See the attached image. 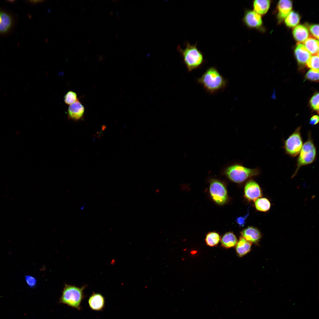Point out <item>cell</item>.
I'll use <instances>...</instances> for the list:
<instances>
[{
    "label": "cell",
    "mask_w": 319,
    "mask_h": 319,
    "mask_svg": "<svg viewBox=\"0 0 319 319\" xmlns=\"http://www.w3.org/2000/svg\"><path fill=\"white\" fill-rule=\"evenodd\" d=\"M198 82L210 94H213L225 88L227 80L220 74L215 67L208 68L197 80Z\"/></svg>",
    "instance_id": "1"
},
{
    "label": "cell",
    "mask_w": 319,
    "mask_h": 319,
    "mask_svg": "<svg viewBox=\"0 0 319 319\" xmlns=\"http://www.w3.org/2000/svg\"><path fill=\"white\" fill-rule=\"evenodd\" d=\"M223 174L230 180L236 183H241L256 176L260 173L258 167L251 169L245 166L240 162H235L225 166L222 170Z\"/></svg>",
    "instance_id": "2"
},
{
    "label": "cell",
    "mask_w": 319,
    "mask_h": 319,
    "mask_svg": "<svg viewBox=\"0 0 319 319\" xmlns=\"http://www.w3.org/2000/svg\"><path fill=\"white\" fill-rule=\"evenodd\" d=\"M197 44L191 45L187 42L185 43V48H181L180 45L177 48L189 72L198 68L204 61L203 53L198 49Z\"/></svg>",
    "instance_id": "3"
},
{
    "label": "cell",
    "mask_w": 319,
    "mask_h": 319,
    "mask_svg": "<svg viewBox=\"0 0 319 319\" xmlns=\"http://www.w3.org/2000/svg\"><path fill=\"white\" fill-rule=\"evenodd\" d=\"M85 287V286L79 287L65 284L59 302L78 310H81V303L84 297L83 291Z\"/></svg>",
    "instance_id": "4"
},
{
    "label": "cell",
    "mask_w": 319,
    "mask_h": 319,
    "mask_svg": "<svg viewBox=\"0 0 319 319\" xmlns=\"http://www.w3.org/2000/svg\"><path fill=\"white\" fill-rule=\"evenodd\" d=\"M307 140L303 144L299 154L295 171L292 177L295 176L302 167L310 164L315 160L317 156L316 147L312 139L311 134L309 132Z\"/></svg>",
    "instance_id": "5"
},
{
    "label": "cell",
    "mask_w": 319,
    "mask_h": 319,
    "mask_svg": "<svg viewBox=\"0 0 319 319\" xmlns=\"http://www.w3.org/2000/svg\"><path fill=\"white\" fill-rule=\"evenodd\" d=\"M301 127H298L284 141L283 147L286 154L294 157L299 154L303 145Z\"/></svg>",
    "instance_id": "6"
},
{
    "label": "cell",
    "mask_w": 319,
    "mask_h": 319,
    "mask_svg": "<svg viewBox=\"0 0 319 319\" xmlns=\"http://www.w3.org/2000/svg\"><path fill=\"white\" fill-rule=\"evenodd\" d=\"M209 191L213 200L217 203L222 205L227 199V192L223 183L219 180L212 179L210 181Z\"/></svg>",
    "instance_id": "7"
},
{
    "label": "cell",
    "mask_w": 319,
    "mask_h": 319,
    "mask_svg": "<svg viewBox=\"0 0 319 319\" xmlns=\"http://www.w3.org/2000/svg\"><path fill=\"white\" fill-rule=\"evenodd\" d=\"M244 24L249 28H259L262 21L261 16L254 10L246 9L242 19Z\"/></svg>",
    "instance_id": "8"
},
{
    "label": "cell",
    "mask_w": 319,
    "mask_h": 319,
    "mask_svg": "<svg viewBox=\"0 0 319 319\" xmlns=\"http://www.w3.org/2000/svg\"><path fill=\"white\" fill-rule=\"evenodd\" d=\"M245 196L249 201H255L262 196V191L258 184L251 180L246 184L244 189Z\"/></svg>",
    "instance_id": "9"
},
{
    "label": "cell",
    "mask_w": 319,
    "mask_h": 319,
    "mask_svg": "<svg viewBox=\"0 0 319 319\" xmlns=\"http://www.w3.org/2000/svg\"><path fill=\"white\" fill-rule=\"evenodd\" d=\"M84 111V106L78 100L74 103L69 105L67 114L69 118L74 121H78L82 118Z\"/></svg>",
    "instance_id": "10"
},
{
    "label": "cell",
    "mask_w": 319,
    "mask_h": 319,
    "mask_svg": "<svg viewBox=\"0 0 319 319\" xmlns=\"http://www.w3.org/2000/svg\"><path fill=\"white\" fill-rule=\"evenodd\" d=\"M104 297L100 294L93 293L89 297L88 303L90 308L93 310L101 311L105 306Z\"/></svg>",
    "instance_id": "11"
},
{
    "label": "cell",
    "mask_w": 319,
    "mask_h": 319,
    "mask_svg": "<svg viewBox=\"0 0 319 319\" xmlns=\"http://www.w3.org/2000/svg\"><path fill=\"white\" fill-rule=\"evenodd\" d=\"M241 237L252 243H257L261 237L259 230L253 227H248L241 232Z\"/></svg>",
    "instance_id": "12"
},
{
    "label": "cell",
    "mask_w": 319,
    "mask_h": 319,
    "mask_svg": "<svg viewBox=\"0 0 319 319\" xmlns=\"http://www.w3.org/2000/svg\"><path fill=\"white\" fill-rule=\"evenodd\" d=\"M292 7V3L289 0H280L278 4V17L280 22L283 20L290 12Z\"/></svg>",
    "instance_id": "13"
},
{
    "label": "cell",
    "mask_w": 319,
    "mask_h": 319,
    "mask_svg": "<svg viewBox=\"0 0 319 319\" xmlns=\"http://www.w3.org/2000/svg\"><path fill=\"white\" fill-rule=\"evenodd\" d=\"M295 54L298 63L304 64L306 63L311 56V54L304 45L299 43L295 50Z\"/></svg>",
    "instance_id": "14"
},
{
    "label": "cell",
    "mask_w": 319,
    "mask_h": 319,
    "mask_svg": "<svg viewBox=\"0 0 319 319\" xmlns=\"http://www.w3.org/2000/svg\"><path fill=\"white\" fill-rule=\"evenodd\" d=\"M252 243L241 237L236 245L237 254L242 257L249 253L251 250Z\"/></svg>",
    "instance_id": "15"
},
{
    "label": "cell",
    "mask_w": 319,
    "mask_h": 319,
    "mask_svg": "<svg viewBox=\"0 0 319 319\" xmlns=\"http://www.w3.org/2000/svg\"><path fill=\"white\" fill-rule=\"evenodd\" d=\"M293 36L298 42H304L309 36V32L307 28L302 25L296 26L293 31Z\"/></svg>",
    "instance_id": "16"
},
{
    "label": "cell",
    "mask_w": 319,
    "mask_h": 319,
    "mask_svg": "<svg viewBox=\"0 0 319 319\" xmlns=\"http://www.w3.org/2000/svg\"><path fill=\"white\" fill-rule=\"evenodd\" d=\"M12 24L11 17L6 13L0 11V33L7 32Z\"/></svg>",
    "instance_id": "17"
},
{
    "label": "cell",
    "mask_w": 319,
    "mask_h": 319,
    "mask_svg": "<svg viewBox=\"0 0 319 319\" xmlns=\"http://www.w3.org/2000/svg\"><path fill=\"white\" fill-rule=\"evenodd\" d=\"M270 1L269 0L254 1L253 3L254 11L260 15L265 14L269 7Z\"/></svg>",
    "instance_id": "18"
},
{
    "label": "cell",
    "mask_w": 319,
    "mask_h": 319,
    "mask_svg": "<svg viewBox=\"0 0 319 319\" xmlns=\"http://www.w3.org/2000/svg\"><path fill=\"white\" fill-rule=\"evenodd\" d=\"M237 240L235 235L232 232L226 233L221 240L222 245L224 248H230L235 246Z\"/></svg>",
    "instance_id": "19"
},
{
    "label": "cell",
    "mask_w": 319,
    "mask_h": 319,
    "mask_svg": "<svg viewBox=\"0 0 319 319\" xmlns=\"http://www.w3.org/2000/svg\"><path fill=\"white\" fill-rule=\"evenodd\" d=\"M304 46L312 55L319 56V41L312 37L308 38L304 42Z\"/></svg>",
    "instance_id": "20"
},
{
    "label": "cell",
    "mask_w": 319,
    "mask_h": 319,
    "mask_svg": "<svg viewBox=\"0 0 319 319\" xmlns=\"http://www.w3.org/2000/svg\"><path fill=\"white\" fill-rule=\"evenodd\" d=\"M255 206L258 211L266 212L268 211L271 207V203L269 200L265 198L257 199L255 202Z\"/></svg>",
    "instance_id": "21"
},
{
    "label": "cell",
    "mask_w": 319,
    "mask_h": 319,
    "mask_svg": "<svg viewBox=\"0 0 319 319\" xmlns=\"http://www.w3.org/2000/svg\"><path fill=\"white\" fill-rule=\"evenodd\" d=\"M300 20L299 14L294 11H292L287 16L285 22L287 26L290 27H293L296 26L298 24Z\"/></svg>",
    "instance_id": "22"
},
{
    "label": "cell",
    "mask_w": 319,
    "mask_h": 319,
    "mask_svg": "<svg viewBox=\"0 0 319 319\" xmlns=\"http://www.w3.org/2000/svg\"><path fill=\"white\" fill-rule=\"evenodd\" d=\"M220 240V237L218 233L215 232L209 233L206 236L205 241L206 244L211 247L217 245Z\"/></svg>",
    "instance_id": "23"
},
{
    "label": "cell",
    "mask_w": 319,
    "mask_h": 319,
    "mask_svg": "<svg viewBox=\"0 0 319 319\" xmlns=\"http://www.w3.org/2000/svg\"><path fill=\"white\" fill-rule=\"evenodd\" d=\"M76 93L72 91H68L64 97V101L66 104L71 105L78 100Z\"/></svg>",
    "instance_id": "24"
},
{
    "label": "cell",
    "mask_w": 319,
    "mask_h": 319,
    "mask_svg": "<svg viewBox=\"0 0 319 319\" xmlns=\"http://www.w3.org/2000/svg\"><path fill=\"white\" fill-rule=\"evenodd\" d=\"M316 55L311 56L306 62L307 66L313 69L319 70V57Z\"/></svg>",
    "instance_id": "25"
},
{
    "label": "cell",
    "mask_w": 319,
    "mask_h": 319,
    "mask_svg": "<svg viewBox=\"0 0 319 319\" xmlns=\"http://www.w3.org/2000/svg\"><path fill=\"white\" fill-rule=\"evenodd\" d=\"M305 78L310 80L318 82L319 80V70L311 69L307 73Z\"/></svg>",
    "instance_id": "26"
},
{
    "label": "cell",
    "mask_w": 319,
    "mask_h": 319,
    "mask_svg": "<svg viewBox=\"0 0 319 319\" xmlns=\"http://www.w3.org/2000/svg\"><path fill=\"white\" fill-rule=\"evenodd\" d=\"M310 104L312 108L318 113L319 111V93H316L311 97L310 100Z\"/></svg>",
    "instance_id": "27"
},
{
    "label": "cell",
    "mask_w": 319,
    "mask_h": 319,
    "mask_svg": "<svg viewBox=\"0 0 319 319\" xmlns=\"http://www.w3.org/2000/svg\"><path fill=\"white\" fill-rule=\"evenodd\" d=\"M25 279L26 284L30 288H34L36 286L37 280L34 277L30 275H25Z\"/></svg>",
    "instance_id": "28"
},
{
    "label": "cell",
    "mask_w": 319,
    "mask_h": 319,
    "mask_svg": "<svg viewBox=\"0 0 319 319\" xmlns=\"http://www.w3.org/2000/svg\"><path fill=\"white\" fill-rule=\"evenodd\" d=\"M310 30L313 35L315 38H319V25L318 24L312 25L310 27Z\"/></svg>",
    "instance_id": "29"
},
{
    "label": "cell",
    "mask_w": 319,
    "mask_h": 319,
    "mask_svg": "<svg viewBox=\"0 0 319 319\" xmlns=\"http://www.w3.org/2000/svg\"><path fill=\"white\" fill-rule=\"evenodd\" d=\"M249 212L244 217H239L236 218V222L239 225L240 227H243L245 223L246 218L249 215Z\"/></svg>",
    "instance_id": "30"
},
{
    "label": "cell",
    "mask_w": 319,
    "mask_h": 319,
    "mask_svg": "<svg viewBox=\"0 0 319 319\" xmlns=\"http://www.w3.org/2000/svg\"><path fill=\"white\" fill-rule=\"evenodd\" d=\"M319 121V117L318 115H315L313 116L310 120L309 123L312 125H315L317 124Z\"/></svg>",
    "instance_id": "31"
},
{
    "label": "cell",
    "mask_w": 319,
    "mask_h": 319,
    "mask_svg": "<svg viewBox=\"0 0 319 319\" xmlns=\"http://www.w3.org/2000/svg\"><path fill=\"white\" fill-rule=\"evenodd\" d=\"M44 1V0H30V1H29L31 3H36L38 2H41V1Z\"/></svg>",
    "instance_id": "32"
},
{
    "label": "cell",
    "mask_w": 319,
    "mask_h": 319,
    "mask_svg": "<svg viewBox=\"0 0 319 319\" xmlns=\"http://www.w3.org/2000/svg\"><path fill=\"white\" fill-rule=\"evenodd\" d=\"M197 253V251L196 250H193L191 251V253L193 255Z\"/></svg>",
    "instance_id": "33"
}]
</instances>
